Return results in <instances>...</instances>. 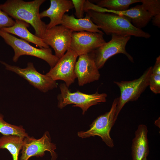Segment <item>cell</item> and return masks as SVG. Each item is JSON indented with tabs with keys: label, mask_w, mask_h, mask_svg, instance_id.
Returning a JSON list of instances; mask_svg holds the SVG:
<instances>
[{
	"label": "cell",
	"mask_w": 160,
	"mask_h": 160,
	"mask_svg": "<svg viewBox=\"0 0 160 160\" xmlns=\"http://www.w3.org/2000/svg\"><path fill=\"white\" fill-rule=\"evenodd\" d=\"M0 133L3 135H16L24 138L28 136L22 126L13 125L6 122L0 113Z\"/></svg>",
	"instance_id": "21"
},
{
	"label": "cell",
	"mask_w": 160,
	"mask_h": 160,
	"mask_svg": "<svg viewBox=\"0 0 160 160\" xmlns=\"http://www.w3.org/2000/svg\"><path fill=\"white\" fill-rule=\"evenodd\" d=\"M15 23V21L0 9V30L4 28L11 27Z\"/></svg>",
	"instance_id": "24"
},
{
	"label": "cell",
	"mask_w": 160,
	"mask_h": 160,
	"mask_svg": "<svg viewBox=\"0 0 160 160\" xmlns=\"http://www.w3.org/2000/svg\"><path fill=\"white\" fill-rule=\"evenodd\" d=\"M150 88L154 93H160V56L156 58V62L152 68L149 82Z\"/></svg>",
	"instance_id": "23"
},
{
	"label": "cell",
	"mask_w": 160,
	"mask_h": 160,
	"mask_svg": "<svg viewBox=\"0 0 160 160\" xmlns=\"http://www.w3.org/2000/svg\"><path fill=\"white\" fill-rule=\"evenodd\" d=\"M0 36L13 49L14 55L13 61L16 62L19 57L23 55L35 57L47 62L51 68L58 62L59 58L52 54V50L48 48L38 49L31 45L28 42L19 39L12 35L0 30Z\"/></svg>",
	"instance_id": "3"
},
{
	"label": "cell",
	"mask_w": 160,
	"mask_h": 160,
	"mask_svg": "<svg viewBox=\"0 0 160 160\" xmlns=\"http://www.w3.org/2000/svg\"><path fill=\"white\" fill-rule=\"evenodd\" d=\"M73 32L62 25L46 29L42 39L43 42L54 50L60 59L70 48Z\"/></svg>",
	"instance_id": "11"
},
{
	"label": "cell",
	"mask_w": 160,
	"mask_h": 160,
	"mask_svg": "<svg viewBox=\"0 0 160 160\" xmlns=\"http://www.w3.org/2000/svg\"><path fill=\"white\" fill-rule=\"evenodd\" d=\"M59 87L60 93L57 96V106L61 109L73 104V106L80 108L84 115L90 107L106 101L107 95L105 93H99L97 91L94 94H87L78 91L71 92L64 83L60 84Z\"/></svg>",
	"instance_id": "4"
},
{
	"label": "cell",
	"mask_w": 160,
	"mask_h": 160,
	"mask_svg": "<svg viewBox=\"0 0 160 160\" xmlns=\"http://www.w3.org/2000/svg\"><path fill=\"white\" fill-rule=\"evenodd\" d=\"M0 63L4 65L6 69L23 77L41 92H46L57 87L56 81L46 74H42L38 72L32 62L28 63L26 67L24 68L9 65L1 60Z\"/></svg>",
	"instance_id": "7"
},
{
	"label": "cell",
	"mask_w": 160,
	"mask_h": 160,
	"mask_svg": "<svg viewBox=\"0 0 160 160\" xmlns=\"http://www.w3.org/2000/svg\"><path fill=\"white\" fill-rule=\"evenodd\" d=\"M118 101V97L114 99L110 111L98 116L89 125V129L78 132V136L84 138L98 136L108 146L113 147L114 142L110 136V132L116 121L115 116Z\"/></svg>",
	"instance_id": "6"
},
{
	"label": "cell",
	"mask_w": 160,
	"mask_h": 160,
	"mask_svg": "<svg viewBox=\"0 0 160 160\" xmlns=\"http://www.w3.org/2000/svg\"><path fill=\"white\" fill-rule=\"evenodd\" d=\"M78 56L75 52L69 48L46 74L55 81H64L69 87L76 78L74 68Z\"/></svg>",
	"instance_id": "10"
},
{
	"label": "cell",
	"mask_w": 160,
	"mask_h": 160,
	"mask_svg": "<svg viewBox=\"0 0 160 160\" xmlns=\"http://www.w3.org/2000/svg\"><path fill=\"white\" fill-rule=\"evenodd\" d=\"M103 34L87 31L73 32L70 48L78 56L92 52L106 43Z\"/></svg>",
	"instance_id": "12"
},
{
	"label": "cell",
	"mask_w": 160,
	"mask_h": 160,
	"mask_svg": "<svg viewBox=\"0 0 160 160\" xmlns=\"http://www.w3.org/2000/svg\"><path fill=\"white\" fill-rule=\"evenodd\" d=\"M74 8L71 0H50L49 7L40 13L41 19L49 17V23L46 24L47 29L60 25L63 15Z\"/></svg>",
	"instance_id": "14"
},
{
	"label": "cell",
	"mask_w": 160,
	"mask_h": 160,
	"mask_svg": "<svg viewBox=\"0 0 160 160\" xmlns=\"http://www.w3.org/2000/svg\"><path fill=\"white\" fill-rule=\"evenodd\" d=\"M143 160H147V158H144Z\"/></svg>",
	"instance_id": "26"
},
{
	"label": "cell",
	"mask_w": 160,
	"mask_h": 160,
	"mask_svg": "<svg viewBox=\"0 0 160 160\" xmlns=\"http://www.w3.org/2000/svg\"><path fill=\"white\" fill-rule=\"evenodd\" d=\"M97 6L108 10L117 12L126 10L129 6L135 3L141 2V0H96L89 1Z\"/></svg>",
	"instance_id": "20"
},
{
	"label": "cell",
	"mask_w": 160,
	"mask_h": 160,
	"mask_svg": "<svg viewBox=\"0 0 160 160\" xmlns=\"http://www.w3.org/2000/svg\"><path fill=\"white\" fill-rule=\"evenodd\" d=\"M74 8L75 10V15L77 18L84 17V5L85 0H72Z\"/></svg>",
	"instance_id": "25"
},
{
	"label": "cell",
	"mask_w": 160,
	"mask_h": 160,
	"mask_svg": "<svg viewBox=\"0 0 160 160\" xmlns=\"http://www.w3.org/2000/svg\"><path fill=\"white\" fill-rule=\"evenodd\" d=\"M98 70L92 52L79 56L74 68L79 85L83 86L98 80L100 75Z\"/></svg>",
	"instance_id": "13"
},
{
	"label": "cell",
	"mask_w": 160,
	"mask_h": 160,
	"mask_svg": "<svg viewBox=\"0 0 160 160\" xmlns=\"http://www.w3.org/2000/svg\"><path fill=\"white\" fill-rule=\"evenodd\" d=\"M143 7L153 17L151 20L153 24L160 27V0H141Z\"/></svg>",
	"instance_id": "22"
},
{
	"label": "cell",
	"mask_w": 160,
	"mask_h": 160,
	"mask_svg": "<svg viewBox=\"0 0 160 160\" xmlns=\"http://www.w3.org/2000/svg\"><path fill=\"white\" fill-rule=\"evenodd\" d=\"M152 67L148 68L138 79L131 81H114L119 88L120 95L116 107L115 119L125 105L129 102L136 101L149 86Z\"/></svg>",
	"instance_id": "5"
},
{
	"label": "cell",
	"mask_w": 160,
	"mask_h": 160,
	"mask_svg": "<svg viewBox=\"0 0 160 160\" xmlns=\"http://www.w3.org/2000/svg\"><path fill=\"white\" fill-rule=\"evenodd\" d=\"M92 21L107 35L115 34L149 38L151 35L136 28L125 16L113 13L89 10L85 12Z\"/></svg>",
	"instance_id": "2"
},
{
	"label": "cell",
	"mask_w": 160,
	"mask_h": 160,
	"mask_svg": "<svg viewBox=\"0 0 160 160\" xmlns=\"http://www.w3.org/2000/svg\"><path fill=\"white\" fill-rule=\"evenodd\" d=\"M45 1L7 0L0 4V9L15 20L23 21L31 25L35 30V35L42 39L47 29L46 24L41 20L39 10Z\"/></svg>",
	"instance_id": "1"
},
{
	"label": "cell",
	"mask_w": 160,
	"mask_h": 160,
	"mask_svg": "<svg viewBox=\"0 0 160 160\" xmlns=\"http://www.w3.org/2000/svg\"><path fill=\"white\" fill-rule=\"evenodd\" d=\"M56 148V145L51 142L50 135L47 131L38 139L28 136L24 138L20 160H28L33 156L42 157L46 151L50 152L51 160H56L57 157L55 151Z\"/></svg>",
	"instance_id": "9"
},
{
	"label": "cell",
	"mask_w": 160,
	"mask_h": 160,
	"mask_svg": "<svg viewBox=\"0 0 160 160\" xmlns=\"http://www.w3.org/2000/svg\"><path fill=\"white\" fill-rule=\"evenodd\" d=\"M148 130L146 126L139 125L135 132L132 140V160H143L147 157L149 150L147 137Z\"/></svg>",
	"instance_id": "15"
},
{
	"label": "cell",
	"mask_w": 160,
	"mask_h": 160,
	"mask_svg": "<svg viewBox=\"0 0 160 160\" xmlns=\"http://www.w3.org/2000/svg\"><path fill=\"white\" fill-rule=\"evenodd\" d=\"M15 24L9 27L2 28L1 30L10 34L16 35L28 42L33 43L40 48H48L49 46L45 44L41 38L31 33L28 28L30 24L20 20H15Z\"/></svg>",
	"instance_id": "18"
},
{
	"label": "cell",
	"mask_w": 160,
	"mask_h": 160,
	"mask_svg": "<svg viewBox=\"0 0 160 160\" xmlns=\"http://www.w3.org/2000/svg\"><path fill=\"white\" fill-rule=\"evenodd\" d=\"M24 138L16 135H3L0 138V149L7 150L12 155L13 160H18Z\"/></svg>",
	"instance_id": "19"
},
{
	"label": "cell",
	"mask_w": 160,
	"mask_h": 160,
	"mask_svg": "<svg viewBox=\"0 0 160 160\" xmlns=\"http://www.w3.org/2000/svg\"><path fill=\"white\" fill-rule=\"evenodd\" d=\"M60 25H62L73 32L87 31L102 34L99 27L92 21L90 17L86 14L85 17L76 18L73 15L65 14L63 16Z\"/></svg>",
	"instance_id": "17"
},
{
	"label": "cell",
	"mask_w": 160,
	"mask_h": 160,
	"mask_svg": "<svg viewBox=\"0 0 160 160\" xmlns=\"http://www.w3.org/2000/svg\"><path fill=\"white\" fill-rule=\"evenodd\" d=\"M106 12L112 13L125 16L134 27L141 29L145 27L153 17L151 14L142 5H137L123 11L117 12L107 9Z\"/></svg>",
	"instance_id": "16"
},
{
	"label": "cell",
	"mask_w": 160,
	"mask_h": 160,
	"mask_svg": "<svg viewBox=\"0 0 160 160\" xmlns=\"http://www.w3.org/2000/svg\"><path fill=\"white\" fill-rule=\"evenodd\" d=\"M111 36V39L109 41L92 52L98 69L103 67L109 58L118 54H124L131 62H134L133 57L126 50V45L131 36L115 34Z\"/></svg>",
	"instance_id": "8"
}]
</instances>
